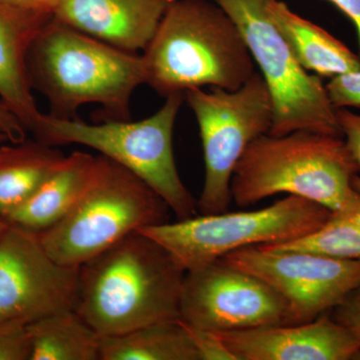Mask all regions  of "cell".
Instances as JSON below:
<instances>
[{
  "label": "cell",
  "mask_w": 360,
  "mask_h": 360,
  "mask_svg": "<svg viewBox=\"0 0 360 360\" xmlns=\"http://www.w3.org/2000/svg\"><path fill=\"white\" fill-rule=\"evenodd\" d=\"M184 274L158 241L132 232L78 267L73 309L101 336L176 321Z\"/></svg>",
  "instance_id": "6da1fadb"
},
{
  "label": "cell",
  "mask_w": 360,
  "mask_h": 360,
  "mask_svg": "<svg viewBox=\"0 0 360 360\" xmlns=\"http://www.w3.org/2000/svg\"><path fill=\"white\" fill-rule=\"evenodd\" d=\"M32 89L49 101L53 117L77 120L84 104L101 106L99 122L130 120V101L146 84L143 61L52 18L27 59Z\"/></svg>",
  "instance_id": "7a4b0ae2"
},
{
  "label": "cell",
  "mask_w": 360,
  "mask_h": 360,
  "mask_svg": "<svg viewBox=\"0 0 360 360\" xmlns=\"http://www.w3.org/2000/svg\"><path fill=\"white\" fill-rule=\"evenodd\" d=\"M143 51L146 84L165 98L206 85L236 90L257 72L238 25L212 0H174Z\"/></svg>",
  "instance_id": "3957f363"
},
{
  "label": "cell",
  "mask_w": 360,
  "mask_h": 360,
  "mask_svg": "<svg viewBox=\"0 0 360 360\" xmlns=\"http://www.w3.org/2000/svg\"><path fill=\"white\" fill-rule=\"evenodd\" d=\"M360 172L342 137L298 130L251 142L231 182V200L239 207L288 193L340 212L360 200L354 188Z\"/></svg>",
  "instance_id": "277c9868"
},
{
  "label": "cell",
  "mask_w": 360,
  "mask_h": 360,
  "mask_svg": "<svg viewBox=\"0 0 360 360\" xmlns=\"http://www.w3.org/2000/svg\"><path fill=\"white\" fill-rule=\"evenodd\" d=\"M170 212L167 202L143 180L99 155L77 205L37 236L58 264L78 269L132 232L169 221Z\"/></svg>",
  "instance_id": "5b68a950"
},
{
  "label": "cell",
  "mask_w": 360,
  "mask_h": 360,
  "mask_svg": "<svg viewBox=\"0 0 360 360\" xmlns=\"http://www.w3.org/2000/svg\"><path fill=\"white\" fill-rule=\"evenodd\" d=\"M176 94L165 98L155 115L139 122L105 120L87 123L49 115L42 116L34 136L51 146L79 144L98 151L148 184L167 202L177 220L195 217L198 205L180 179L172 134L184 101Z\"/></svg>",
  "instance_id": "8992f818"
},
{
  "label": "cell",
  "mask_w": 360,
  "mask_h": 360,
  "mask_svg": "<svg viewBox=\"0 0 360 360\" xmlns=\"http://www.w3.org/2000/svg\"><path fill=\"white\" fill-rule=\"evenodd\" d=\"M330 215V210L319 203L288 195L262 210L195 215L139 231L169 251L187 271L248 246L304 238L323 226Z\"/></svg>",
  "instance_id": "52a82bcc"
},
{
  "label": "cell",
  "mask_w": 360,
  "mask_h": 360,
  "mask_svg": "<svg viewBox=\"0 0 360 360\" xmlns=\"http://www.w3.org/2000/svg\"><path fill=\"white\" fill-rule=\"evenodd\" d=\"M233 20L269 87L274 120L269 134L298 131L342 137L336 110L321 77L310 75L266 11L269 0H212Z\"/></svg>",
  "instance_id": "ba28073f"
},
{
  "label": "cell",
  "mask_w": 360,
  "mask_h": 360,
  "mask_svg": "<svg viewBox=\"0 0 360 360\" xmlns=\"http://www.w3.org/2000/svg\"><path fill=\"white\" fill-rule=\"evenodd\" d=\"M186 98L198 120L205 155V184L196 200L198 212H227L238 161L251 142L271 127L274 104L269 87L257 71L238 89H194L186 92Z\"/></svg>",
  "instance_id": "9c48e42d"
},
{
  "label": "cell",
  "mask_w": 360,
  "mask_h": 360,
  "mask_svg": "<svg viewBox=\"0 0 360 360\" xmlns=\"http://www.w3.org/2000/svg\"><path fill=\"white\" fill-rule=\"evenodd\" d=\"M179 321L219 333L291 324V314L288 302L269 284L217 260L186 271Z\"/></svg>",
  "instance_id": "30bf717a"
},
{
  "label": "cell",
  "mask_w": 360,
  "mask_h": 360,
  "mask_svg": "<svg viewBox=\"0 0 360 360\" xmlns=\"http://www.w3.org/2000/svg\"><path fill=\"white\" fill-rule=\"evenodd\" d=\"M219 260L258 277L283 295L291 324L314 321L360 285V258L248 246Z\"/></svg>",
  "instance_id": "8fae6325"
},
{
  "label": "cell",
  "mask_w": 360,
  "mask_h": 360,
  "mask_svg": "<svg viewBox=\"0 0 360 360\" xmlns=\"http://www.w3.org/2000/svg\"><path fill=\"white\" fill-rule=\"evenodd\" d=\"M77 274L54 260L37 233L8 224L0 238V324L28 326L73 309Z\"/></svg>",
  "instance_id": "7c38bea8"
},
{
  "label": "cell",
  "mask_w": 360,
  "mask_h": 360,
  "mask_svg": "<svg viewBox=\"0 0 360 360\" xmlns=\"http://www.w3.org/2000/svg\"><path fill=\"white\" fill-rule=\"evenodd\" d=\"M215 335L236 360H349L359 359L360 352L359 338L328 312L307 323Z\"/></svg>",
  "instance_id": "4fadbf2b"
},
{
  "label": "cell",
  "mask_w": 360,
  "mask_h": 360,
  "mask_svg": "<svg viewBox=\"0 0 360 360\" xmlns=\"http://www.w3.org/2000/svg\"><path fill=\"white\" fill-rule=\"evenodd\" d=\"M174 0H58L53 18L116 49L144 51Z\"/></svg>",
  "instance_id": "5bb4252c"
},
{
  "label": "cell",
  "mask_w": 360,
  "mask_h": 360,
  "mask_svg": "<svg viewBox=\"0 0 360 360\" xmlns=\"http://www.w3.org/2000/svg\"><path fill=\"white\" fill-rule=\"evenodd\" d=\"M52 18L53 14L46 11L0 4V101L33 134L44 115L33 97L28 53Z\"/></svg>",
  "instance_id": "9a60e30c"
},
{
  "label": "cell",
  "mask_w": 360,
  "mask_h": 360,
  "mask_svg": "<svg viewBox=\"0 0 360 360\" xmlns=\"http://www.w3.org/2000/svg\"><path fill=\"white\" fill-rule=\"evenodd\" d=\"M96 165V156L75 151L65 156L49 179L6 222L39 234L60 221L86 191Z\"/></svg>",
  "instance_id": "2e32d148"
},
{
  "label": "cell",
  "mask_w": 360,
  "mask_h": 360,
  "mask_svg": "<svg viewBox=\"0 0 360 360\" xmlns=\"http://www.w3.org/2000/svg\"><path fill=\"white\" fill-rule=\"evenodd\" d=\"M266 11L304 70L330 78L359 70V54L323 28L293 13L285 2L269 0Z\"/></svg>",
  "instance_id": "e0dca14e"
},
{
  "label": "cell",
  "mask_w": 360,
  "mask_h": 360,
  "mask_svg": "<svg viewBox=\"0 0 360 360\" xmlns=\"http://www.w3.org/2000/svg\"><path fill=\"white\" fill-rule=\"evenodd\" d=\"M66 155L39 141L0 148V217L4 220L30 200Z\"/></svg>",
  "instance_id": "ac0fdd59"
},
{
  "label": "cell",
  "mask_w": 360,
  "mask_h": 360,
  "mask_svg": "<svg viewBox=\"0 0 360 360\" xmlns=\"http://www.w3.org/2000/svg\"><path fill=\"white\" fill-rule=\"evenodd\" d=\"M101 360H200L179 319L156 322L122 335L101 336Z\"/></svg>",
  "instance_id": "d6986e66"
},
{
  "label": "cell",
  "mask_w": 360,
  "mask_h": 360,
  "mask_svg": "<svg viewBox=\"0 0 360 360\" xmlns=\"http://www.w3.org/2000/svg\"><path fill=\"white\" fill-rule=\"evenodd\" d=\"M30 360H101V335L75 309L28 324Z\"/></svg>",
  "instance_id": "ffe728a7"
},
{
  "label": "cell",
  "mask_w": 360,
  "mask_h": 360,
  "mask_svg": "<svg viewBox=\"0 0 360 360\" xmlns=\"http://www.w3.org/2000/svg\"><path fill=\"white\" fill-rule=\"evenodd\" d=\"M267 250H304L328 257L360 258V200L354 207L331 212L323 226L290 243L257 245Z\"/></svg>",
  "instance_id": "44dd1931"
},
{
  "label": "cell",
  "mask_w": 360,
  "mask_h": 360,
  "mask_svg": "<svg viewBox=\"0 0 360 360\" xmlns=\"http://www.w3.org/2000/svg\"><path fill=\"white\" fill-rule=\"evenodd\" d=\"M326 87L335 110L360 108V68L331 78Z\"/></svg>",
  "instance_id": "7402d4cb"
},
{
  "label": "cell",
  "mask_w": 360,
  "mask_h": 360,
  "mask_svg": "<svg viewBox=\"0 0 360 360\" xmlns=\"http://www.w3.org/2000/svg\"><path fill=\"white\" fill-rule=\"evenodd\" d=\"M30 352L27 326L0 324V360H30Z\"/></svg>",
  "instance_id": "603a6c76"
},
{
  "label": "cell",
  "mask_w": 360,
  "mask_h": 360,
  "mask_svg": "<svg viewBox=\"0 0 360 360\" xmlns=\"http://www.w3.org/2000/svg\"><path fill=\"white\" fill-rule=\"evenodd\" d=\"M336 118L340 125L342 137L349 149L352 158L360 170V115L347 108H338ZM354 188L360 193V176L357 175L354 181Z\"/></svg>",
  "instance_id": "cb8c5ba5"
},
{
  "label": "cell",
  "mask_w": 360,
  "mask_h": 360,
  "mask_svg": "<svg viewBox=\"0 0 360 360\" xmlns=\"http://www.w3.org/2000/svg\"><path fill=\"white\" fill-rule=\"evenodd\" d=\"M330 316L360 340V285L330 310Z\"/></svg>",
  "instance_id": "d4e9b609"
},
{
  "label": "cell",
  "mask_w": 360,
  "mask_h": 360,
  "mask_svg": "<svg viewBox=\"0 0 360 360\" xmlns=\"http://www.w3.org/2000/svg\"><path fill=\"white\" fill-rule=\"evenodd\" d=\"M186 326L191 333L200 360H236L215 333Z\"/></svg>",
  "instance_id": "484cf974"
},
{
  "label": "cell",
  "mask_w": 360,
  "mask_h": 360,
  "mask_svg": "<svg viewBox=\"0 0 360 360\" xmlns=\"http://www.w3.org/2000/svg\"><path fill=\"white\" fill-rule=\"evenodd\" d=\"M27 132L22 122L0 101V134L6 135L11 143H20L26 141Z\"/></svg>",
  "instance_id": "4316f807"
},
{
  "label": "cell",
  "mask_w": 360,
  "mask_h": 360,
  "mask_svg": "<svg viewBox=\"0 0 360 360\" xmlns=\"http://www.w3.org/2000/svg\"><path fill=\"white\" fill-rule=\"evenodd\" d=\"M349 18L356 28L360 58V0H328Z\"/></svg>",
  "instance_id": "83f0119b"
},
{
  "label": "cell",
  "mask_w": 360,
  "mask_h": 360,
  "mask_svg": "<svg viewBox=\"0 0 360 360\" xmlns=\"http://www.w3.org/2000/svg\"><path fill=\"white\" fill-rule=\"evenodd\" d=\"M58 1V0H0V4H11V6L52 13Z\"/></svg>",
  "instance_id": "f1b7e54d"
},
{
  "label": "cell",
  "mask_w": 360,
  "mask_h": 360,
  "mask_svg": "<svg viewBox=\"0 0 360 360\" xmlns=\"http://www.w3.org/2000/svg\"><path fill=\"white\" fill-rule=\"evenodd\" d=\"M7 227H8V224H7L6 220L0 217V238H1L4 232L6 231Z\"/></svg>",
  "instance_id": "f546056e"
},
{
  "label": "cell",
  "mask_w": 360,
  "mask_h": 360,
  "mask_svg": "<svg viewBox=\"0 0 360 360\" xmlns=\"http://www.w3.org/2000/svg\"><path fill=\"white\" fill-rule=\"evenodd\" d=\"M6 142H9V141L7 139L6 135L0 134V148L4 146V144H6ZM9 143H11V142H9Z\"/></svg>",
  "instance_id": "4dcf8cb0"
}]
</instances>
